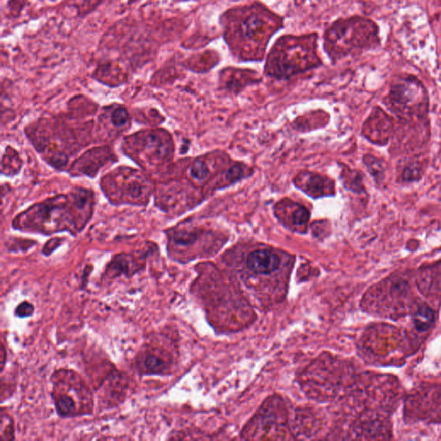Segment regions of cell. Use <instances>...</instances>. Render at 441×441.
I'll return each mask as SVG.
<instances>
[{"instance_id": "obj_1", "label": "cell", "mask_w": 441, "mask_h": 441, "mask_svg": "<svg viewBox=\"0 0 441 441\" xmlns=\"http://www.w3.org/2000/svg\"><path fill=\"white\" fill-rule=\"evenodd\" d=\"M220 22L234 56L244 60H260L269 40L281 27L282 20L256 3L230 9L224 13Z\"/></svg>"}, {"instance_id": "obj_2", "label": "cell", "mask_w": 441, "mask_h": 441, "mask_svg": "<svg viewBox=\"0 0 441 441\" xmlns=\"http://www.w3.org/2000/svg\"><path fill=\"white\" fill-rule=\"evenodd\" d=\"M282 268V259L269 249H257L249 253L246 259L247 286L255 281H269Z\"/></svg>"}, {"instance_id": "obj_3", "label": "cell", "mask_w": 441, "mask_h": 441, "mask_svg": "<svg viewBox=\"0 0 441 441\" xmlns=\"http://www.w3.org/2000/svg\"><path fill=\"white\" fill-rule=\"evenodd\" d=\"M93 76L96 77L98 79L105 78V80H108V79L110 78V80L114 81L116 80V79H122L125 75L122 72V68H120L118 63L107 61L98 66L96 70L94 71Z\"/></svg>"}, {"instance_id": "obj_4", "label": "cell", "mask_w": 441, "mask_h": 441, "mask_svg": "<svg viewBox=\"0 0 441 441\" xmlns=\"http://www.w3.org/2000/svg\"><path fill=\"white\" fill-rule=\"evenodd\" d=\"M105 0H73V6L76 10L77 17L85 18L95 12Z\"/></svg>"}, {"instance_id": "obj_5", "label": "cell", "mask_w": 441, "mask_h": 441, "mask_svg": "<svg viewBox=\"0 0 441 441\" xmlns=\"http://www.w3.org/2000/svg\"><path fill=\"white\" fill-rule=\"evenodd\" d=\"M434 321V314L431 308L423 306L416 312L414 317L416 328L420 331L427 330Z\"/></svg>"}, {"instance_id": "obj_6", "label": "cell", "mask_w": 441, "mask_h": 441, "mask_svg": "<svg viewBox=\"0 0 441 441\" xmlns=\"http://www.w3.org/2000/svg\"><path fill=\"white\" fill-rule=\"evenodd\" d=\"M28 0H8L6 3V17L9 19H17L21 17Z\"/></svg>"}, {"instance_id": "obj_7", "label": "cell", "mask_w": 441, "mask_h": 441, "mask_svg": "<svg viewBox=\"0 0 441 441\" xmlns=\"http://www.w3.org/2000/svg\"><path fill=\"white\" fill-rule=\"evenodd\" d=\"M56 407L58 412L62 416H69L74 413L75 410V403L73 399L68 396H60L56 402Z\"/></svg>"}, {"instance_id": "obj_8", "label": "cell", "mask_w": 441, "mask_h": 441, "mask_svg": "<svg viewBox=\"0 0 441 441\" xmlns=\"http://www.w3.org/2000/svg\"><path fill=\"white\" fill-rule=\"evenodd\" d=\"M145 142H146V147L152 150L153 153L158 154L159 156L164 155L165 153H167L162 140L158 136L151 134L150 136H147Z\"/></svg>"}, {"instance_id": "obj_9", "label": "cell", "mask_w": 441, "mask_h": 441, "mask_svg": "<svg viewBox=\"0 0 441 441\" xmlns=\"http://www.w3.org/2000/svg\"><path fill=\"white\" fill-rule=\"evenodd\" d=\"M209 167L205 162H202V161H196L193 163L192 169H191V174L193 178H197L198 180H204L209 176Z\"/></svg>"}, {"instance_id": "obj_10", "label": "cell", "mask_w": 441, "mask_h": 441, "mask_svg": "<svg viewBox=\"0 0 441 441\" xmlns=\"http://www.w3.org/2000/svg\"><path fill=\"white\" fill-rule=\"evenodd\" d=\"M144 366L149 372H159L164 367V362L156 355H148L145 359Z\"/></svg>"}, {"instance_id": "obj_11", "label": "cell", "mask_w": 441, "mask_h": 441, "mask_svg": "<svg viewBox=\"0 0 441 441\" xmlns=\"http://www.w3.org/2000/svg\"><path fill=\"white\" fill-rule=\"evenodd\" d=\"M365 164L369 168V171L374 177H376V178L381 177L382 178L383 175H384V168H383L380 161H379L377 159L374 158V157H371V156H366L365 158Z\"/></svg>"}, {"instance_id": "obj_12", "label": "cell", "mask_w": 441, "mask_h": 441, "mask_svg": "<svg viewBox=\"0 0 441 441\" xmlns=\"http://www.w3.org/2000/svg\"><path fill=\"white\" fill-rule=\"evenodd\" d=\"M111 120L114 125H116L117 127H121L126 124L129 121L127 110H125L124 108H117L112 113Z\"/></svg>"}, {"instance_id": "obj_13", "label": "cell", "mask_w": 441, "mask_h": 441, "mask_svg": "<svg viewBox=\"0 0 441 441\" xmlns=\"http://www.w3.org/2000/svg\"><path fill=\"white\" fill-rule=\"evenodd\" d=\"M309 219V212L304 207L300 206L292 214V222L295 225H303Z\"/></svg>"}, {"instance_id": "obj_14", "label": "cell", "mask_w": 441, "mask_h": 441, "mask_svg": "<svg viewBox=\"0 0 441 441\" xmlns=\"http://www.w3.org/2000/svg\"><path fill=\"white\" fill-rule=\"evenodd\" d=\"M420 177H421L420 169L416 166H410V167H406L403 171V174H402L403 180L407 182L416 181L420 178Z\"/></svg>"}, {"instance_id": "obj_15", "label": "cell", "mask_w": 441, "mask_h": 441, "mask_svg": "<svg viewBox=\"0 0 441 441\" xmlns=\"http://www.w3.org/2000/svg\"><path fill=\"white\" fill-rule=\"evenodd\" d=\"M173 239H174L176 243L184 246V245L193 243V241L195 240L196 235L193 233L178 232L176 233Z\"/></svg>"}, {"instance_id": "obj_16", "label": "cell", "mask_w": 441, "mask_h": 441, "mask_svg": "<svg viewBox=\"0 0 441 441\" xmlns=\"http://www.w3.org/2000/svg\"><path fill=\"white\" fill-rule=\"evenodd\" d=\"M33 312H34V307L28 302L21 303L16 309V314L19 317H29L33 314Z\"/></svg>"}, {"instance_id": "obj_17", "label": "cell", "mask_w": 441, "mask_h": 441, "mask_svg": "<svg viewBox=\"0 0 441 441\" xmlns=\"http://www.w3.org/2000/svg\"><path fill=\"white\" fill-rule=\"evenodd\" d=\"M323 188H324V182L318 176L312 177L310 180L308 181V189L313 191L316 193L323 191Z\"/></svg>"}, {"instance_id": "obj_18", "label": "cell", "mask_w": 441, "mask_h": 441, "mask_svg": "<svg viewBox=\"0 0 441 441\" xmlns=\"http://www.w3.org/2000/svg\"><path fill=\"white\" fill-rule=\"evenodd\" d=\"M242 175H243V171L241 169V167L239 166H234L229 170L226 176L229 181L235 182L239 180Z\"/></svg>"}, {"instance_id": "obj_19", "label": "cell", "mask_w": 441, "mask_h": 441, "mask_svg": "<svg viewBox=\"0 0 441 441\" xmlns=\"http://www.w3.org/2000/svg\"><path fill=\"white\" fill-rule=\"evenodd\" d=\"M48 1H50V2H56L58 0H48Z\"/></svg>"}]
</instances>
